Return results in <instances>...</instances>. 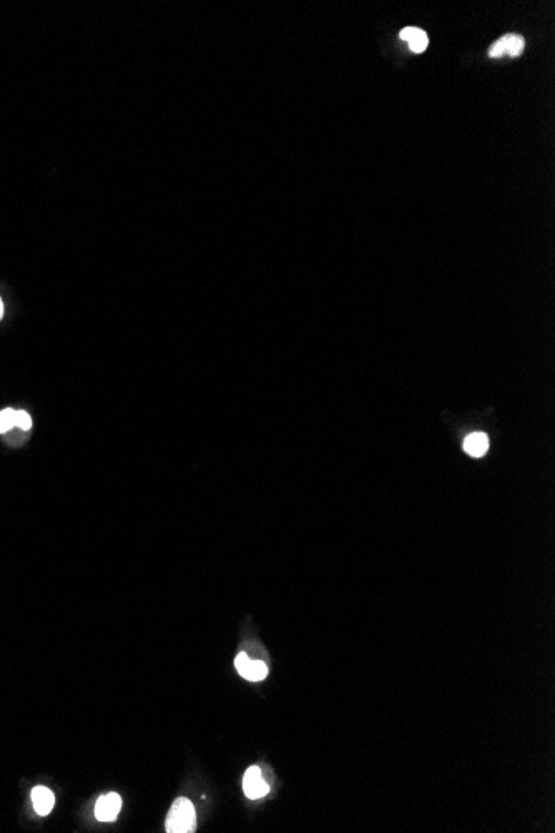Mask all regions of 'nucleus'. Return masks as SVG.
<instances>
[{"label":"nucleus","instance_id":"nucleus-1","mask_svg":"<svg viewBox=\"0 0 555 833\" xmlns=\"http://www.w3.org/2000/svg\"><path fill=\"white\" fill-rule=\"evenodd\" d=\"M167 832L170 833H192L197 828V813L193 803L188 798H177L170 808L167 817Z\"/></svg>","mask_w":555,"mask_h":833},{"label":"nucleus","instance_id":"nucleus-2","mask_svg":"<svg viewBox=\"0 0 555 833\" xmlns=\"http://www.w3.org/2000/svg\"><path fill=\"white\" fill-rule=\"evenodd\" d=\"M524 47H526V40H524L522 35L507 33L492 43V47L489 48V57L501 58L504 55L519 57L524 52Z\"/></svg>","mask_w":555,"mask_h":833},{"label":"nucleus","instance_id":"nucleus-3","mask_svg":"<svg viewBox=\"0 0 555 833\" xmlns=\"http://www.w3.org/2000/svg\"><path fill=\"white\" fill-rule=\"evenodd\" d=\"M234 667H237L239 676L249 682H261L268 676L266 663L261 661H251L244 652H239L234 658Z\"/></svg>","mask_w":555,"mask_h":833},{"label":"nucleus","instance_id":"nucleus-4","mask_svg":"<svg viewBox=\"0 0 555 833\" xmlns=\"http://www.w3.org/2000/svg\"><path fill=\"white\" fill-rule=\"evenodd\" d=\"M120 810H122V798L115 792L102 795L95 803V817L100 822H115Z\"/></svg>","mask_w":555,"mask_h":833},{"label":"nucleus","instance_id":"nucleus-5","mask_svg":"<svg viewBox=\"0 0 555 833\" xmlns=\"http://www.w3.org/2000/svg\"><path fill=\"white\" fill-rule=\"evenodd\" d=\"M243 792L244 795L251 800H258L268 795L269 787L268 783L263 780L261 772L258 767H249L243 777Z\"/></svg>","mask_w":555,"mask_h":833},{"label":"nucleus","instance_id":"nucleus-6","mask_svg":"<svg viewBox=\"0 0 555 833\" xmlns=\"http://www.w3.org/2000/svg\"><path fill=\"white\" fill-rule=\"evenodd\" d=\"M32 803L35 812H37L40 817L48 815V813L52 812L55 803L53 792L48 790L47 787H35L32 790Z\"/></svg>","mask_w":555,"mask_h":833},{"label":"nucleus","instance_id":"nucleus-7","mask_svg":"<svg viewBox=\"0 0 555 833\" xmlns=\"http://www.w3.org/2000/svg\"><path fill=\"white\" fill-rule=\"evenodd\" d=\"M401 38L404 40V42L409 43V48H411L414 53H422L429 45L427 33L417 27L403 29Z\"/></svg>","mask_w":555,"mask_h":833},{"label":"nucleus","instance_id":"nucleus-8","mask_svg":"<svg viewBox=\"0 0 555 833\" xmlns=\"http://www.w3.org/2000/svg\"><path fill=\"white\" fill-rule=\"evenodd\" d=\"M489 449V438L484 433H474L464 441V451L471 454L472 457H481Z\"/></svg>","mask_w":555,"mask_h":833},{"label":"nucleus","instance_id":"nucleus-9","mask_svg":"<svg viewBox=\"0 0 555 833\" xmlns=\"http://www.w3.org/2000/svg\"><path fill=\"white\" fill-rule=\"evenodd\" d=\"M15 426V411L12 408L0 411V434L10 431Z\"/></svg>","mask_w":555,"mask_h":833},{"label":"nucleus","instance_id":"nucleus-10","mask_svg":"<svg viewBox=\"0 0 555 833\" xmlns=\"http://www.w3.org/2000/svg\"><path fill=\"white\" fill-rule=\"evenodd\" d=\"M15 426L25 429V431L32 428V418H30V414L27 411H15Z\"/></svg>","mask_w":555,"mask_h":833},{"label":"nucleus","instance_id":"nucleus-11","mask_svg":"<svg viewBox=\"0 0 555 833\" xmlns=\"http://www.w3.org/2000/svg\"><path fill=\"white\" fill-rule=\"evenodd\" d=\"M4 316V303H2V298H0V319Z\"/></svg>","mask_w":555,"mask_h":833}]
</instances>
